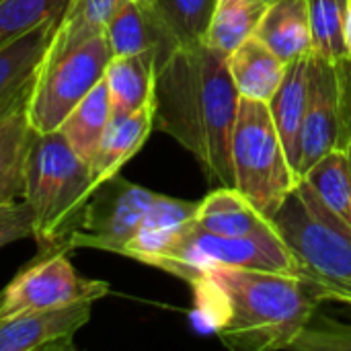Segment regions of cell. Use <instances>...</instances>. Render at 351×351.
Listing matches in <instances>:
<instances>
[{
  "label": "cell",
  "instance_id": "1",
  "mask_svg": "<svg viewBox=\"0 0 351 351\" xmlns=\"http://www.w3.org/2000/svg\"><path fill=\"white\" fill-rule=\"evenodd\" d=\"M239 93L226 56L208 45L177 47L156 64L154 130L175 138L216 187H232L230 138Z\"/></svg>",
  "mask_w": 351,
  "mask_h": 351
},
{
  "label": "cell",
  "instance_id": "2",
  "mask_svg": "<svg viewBox=\"0 0 351 351\" xmlns=\"http://www.w3.org/2000/svg\"><path fill=\"white\" fill-rule=\"evenodd\" d=\"M195 308L218 339L241 351L290 350L325 296L304 278L214 267L191 284Z\"/></svg>",
  "mask_w": 351,
  "mask_h": 351
},
{
  "label": "cell",
  "instance_id": "3",
  "mask_svg": "<svg viewBox=\"0 0 351 351\" xmlns=\"http://www.w3.org/2000/svg\"><path fill=\"white\" fill-rule=\"evenodd\" d=\"M95 189L88 162L56 130L35 134L25 175L23 202L33 214L39 255L70 253L86 202Z\"/></svg>",
  "mask_w": 351,
  "mask_h": 351
},
{
  "label": "cell",
  "instance_id": "4",
  "mask_svg": "<svg viewBox=\"0 0 351 351\" xmlns=\"http://www.w3.org/2000/svg\"><path fill=\"white\" fill-rule=\"evenodd\" d=\"M292 251L300 276L325 300L351 306V226L337 218L300 179L271 218Z\"/></svg>",
  "mask_w": 351,
  "mask_h": 351
},
{
  "label": "cell",
  "instance_id": "5",
  "mask_svg": "<svg viewBox=\"0 0 351 351\" xmlns=\"http://www.w3.org/2000/svg\"><path fill=\"white\" fill-rule=\"evenodd\" d=\"M232 187L267 220L300 183L274 125L269 105L239 97L230 138Z\"/></svg>",
  "mask_w": 351,
  "mask_h": 351
},
{
  "label": "cell",
  "instance_id": "6",
  "mask_svg": "<svg viewBox=\"0 0 351 351\" xmlns=\"http://www.w3.org/2000/svg\"><path fill=\"white\" fill-rule=\"evenodd\" d=\"M191 284L202 274L214 267L261 269L276 274L300 276L298 263L286 243L276 239H230L204 230L195 218L179 232L175 243L152 263ZM302 278V276H300Z\"/></svg>",
  "mask_w": 351,
  "mask_h": 351
},
{
  "label": "cell",
  "instance_id": "7",
  "mask_svg": "<svg viewBox=\"0 0 351 351\" xmlns=\"http://www.w3.org/2000/svg\"><path fill=\"white\" fill-rule=\"evenodd\" d=\"M111 56L105 35L62 53H45L27 103L33 132H56L66 115L103 80Z\"/></svg>",
  "mask_w": 351,
  "mask_h": 351
},
{
  "label": "cell",
  "instance_id": "8",
  "mask_svg": "<svg viewBox=\"0 0 351 351\" xmlns=\"http://www.w3.org/2000/svg\"><path fill=\"white\" fill-rule=\"evenodd\" d=\"M350 119L351 62L331 64L311 51L308 103L300 132V179L331 150H346Z\"/></svg>",
  "mask_w": 351,
  "mask_h": 351
},
{
  "label": "cell",
  "instance_id": "9",
  "mask_svg": "<svg viewBox=\"0 0 351 351\" xmlns=\"http://www.w3.org/2000/svg\"><path fill=\"white\" fill-rule=\"evenodd\" d=\"M109 292L107 282L78 276L68 261V253L37 255V259L16 274L0 292V319L97 302L109 296Z\"/></svg>",
  "mask_w": 351,
  "mask_h": 351
},
{
  "label": "cell",
  "instance_id": "10",
  "mask_svg": "<svg viewBox=\"0 0 351 351\" xmlns=\"http://www.w3.org/2000/svg\"><path fill=\"white\" fill-rule=\"evenodd\" d=\"M158 193L130 183L121 175L101 181L84 210L82 224L72 239L74 249H97L123 255L128 243L140 230Z\"/></svg>",
  "mask_w": 351,
  "mask_h": 351
},
{
  "label": "cell",
  "instance_id": "11",
  "mask_svg": "<svg viewBox=\"0 0 351 351\" xmlns=\"http://www.w3.org/2000/svg\"><path fill=\"white\" fill-rule=\"evenodd\" d=\"M93 302L0 319V351H70L74 335L90 321Z\"/></svg>",
  "mask_w": 351,
  "mask_h": 351
},
{
  "label": "cell",
  "instance_id": "12",
  "mask_svg": "<svg viewBox=\"0 0 351 351\" xmlns=\"http://www.w3.org/2000/svg\"><path fill=\"white\" fill-rule=\"evenodd\" d=\"M31 86L0 107V204L16 202L25 193L27 158L35 138L27 109Z\"/></svg>",
  "mask_w": 351,
  "mask_h": 351
},
{
  "label": "cell",
  "instance_id": "13",
  "mask_svg": "<svg viewBox=\"0 0 351 351\" xmlns=\"http://www.w3.org/2000/svg\"><path fill=\"white\" fill-rule=\"evenodd\" d=\"M154 130V103L134 111V113H113L97 150L88 160L90 177L95 187L119 175L121 167L138 154L146 144L150 132Z\"/></svg>",
  "mask_w": 351,
  "mask_h": 351
},
{
  "label": "cell",
  "instance_id": "14",
  "mask_svg": "<svg viewBox=\"0 0 351 351\" xmlns=\"http://www.w3.org/2000/svg\"><path fill=\"white\" fill-rule=\"evenodd\" d=\"M195 224L230 239H276L274 222L261 216L234 187H216L197 208Z\"/></svg>",
  "mask_w": 351,
  "mask_h": 351
},
{
  "label": "cell",
  "instance_id": "15",
  "mask_svg": "<svg viewBox=\"0 0 351 351\" xmlns=\"http://www.w3.org/2000/svg\"><path fill=\"white\" fill-rule=\"evenodd\" d=\"M308 70H311V53L288 62L286 74L278 90L267 103L274 125L278 130L286 156L292 169L296 171V175L300 165V132H302V121L308 103Z\"/></svg>",
  "mask_w": 351,
  "mask_h": 351
},
{
  "label": "cell",
  "instance_id": "16",
  "mask_svg": "<svg viewBox=\"0 0 351 351\" xmlns=\"http://www.w3.org/2000/svg\"><path fill=\"white\" fill-rule=\"evenodd\" d=\"M199 202L156 195L140 230L123 249V257L152 265L179 237V232L195 218Z\"/></svg>",
  "mask_w": 351,
  "mask_h": 351
},
{
  "label": "cell",
  "instance_id": "17",
  "mask_svg": "<svg viewBox=\"0 0 351 351\" xmlns=\"http://www.w3.org/2000/svg\"><path fill=\"white\" fill-rule=\"evenodd\" d=\"M226 66L239 97L269 103L286 74L288 62L259 37L251 35L226 56Z\"/></svg>",
  "mask_w": 351,
  "mask_h": 351
},
{
  "label": "cell",
  "instance_id": "18",
  "mask_svg": "<svg viewBox=\"0 0 351 351\" xmlns=\"http://www.w3.org/2000/svg\"><path fill=\"white\" fill-rule=\"evenodd\" d=\"M56 29L58 23H45L0 47V107L35 82Z\"/></svg>",
  "mask_w": 351,
  "mask_h": 351
},
{
  "label": "cell",
  "instance_id": "19",
  "mask_svg": "<svg viewBox=\"0 0 351 351\" xmlns=\"http://www.w3.org/2000/svg\"><path fill=\"white\" fill-rule=\"evenodd\" d=\"M156 51L134 56H111L105 68V86L113 113H134L154 103Z\"/></svg>",
  "mask_w": 351,
  "mask_h": 351
},
{
  "label": "cell",
  "instance_id": "20",
  "mask_svg": "<svg viewBox=\"0 0 351 351\" xmlns=\"http://www.w3.org/2000/svg\"><path fill=\"white\" fill-rule=\"evenodd\" d=\"M265 45L282 60L292 62L313 51L308 0H274L267 4L257 29Z\"/></svg>",
  "mask_w": 351,
  "mask_h": 351
},
{
  "label": "cell",
  "instance_id": "21",
  "mask_svg": "<svg viewBox=\"0 0 351 351\" xmlns=\"http://www.w3.org/2000/svg\"><path fill=\"white\" fill-rule=\"evenodd\" d=\"M105 39L113 56H134L156 51V64L175 47L156 23L150 8L128 0L105 29Z\"/></svg>",
  "mask_w": 351,
  "mask_h": 351
},
{
  "label": "cell",
  "instance_id": "22",
  "mask_svg": "<svg viewBox=\"0 0 351 351\" xmlns=\"http://www.w3.org/2000/svg\"><path fill=\"white\" fill-rule=\"evenodd\" d=\"M113 117L111 99L105 86V80H101L62 121L58 132L66 138L70 148L84 158L90 160L93 152L97 150L109 121Z\"/></svg>",
  "mask_w": 351,
  "mask_h": 351
},
{
  "label": "cell",
  "instance_id": "23",
  "mask_svg": "<svg viewBox=\"0 0 351 351\" xmlns=\"http://www.w3.org/2000/svg\"><path fill=\"white\" fill-rule=\"evenodd\" d=\"M128 0H70L47 53H62L97 35H105L109 21Z\"/></svg>",
  "mask_w": 351,
  "mask_h": 351
},
{
  "label": "cell",
  "instance_id": "24",
  "mask_svg": "<svg viewBox=\"0 0 351 351\" xmlns=\"http://www.w3.org/2000/svg\"><path fill=\"white\" fill-rule=\"evenodd\" d=\"M265 8L267 4L259 0H216L204 45L230 56L245 39L255 35Z\"/></svg>",
  "mask_w": 351,
  "mask_h": 351
},
{
  "label": "cell",
  "instance_id": "25",
  "mask_svg": "<svg viewBox=\"0 0 351 351\" xmlns=\"http://www.w3.org/2000/svg\"><path fill=\"white\" fill-rule=\"evenodd\" d=\"M214 6L216 0H154L150 10L177 49L204 45Z\"/></svg>",
  "mask_w": 351,
  "mask_h": 351
},
{
  "label": "cell",
  "instance_id": "26",
  "mask_svg": "<svg viewBox=\"0 0 351 351\" xmlns=\"http://www.w3.org/2000/svg\"><path fill=\"white\" fill-rule=\"evenodd\" d=\"M302 181L308 183L327 210L351 226V162L343 148H335L317 160Z\"/></svg>",
  "mask_w": 351,
  "mask_h": 351
},
{
  "label": "cell",
  "instance_id": "27",
  "mask_svg": "<svg viewBox=\"0 0 351 351\" xmlns=\"http://www.w3.org/2000/svg\"><path fill=\"white\" fill-rule=\"evenodd\" d=\"M346 6L348 0H308L313 53L331 64L351 62L343 33Z\"/></svg>",
  "mask_w": 351,
  "mask_h": 351
},
{
  "label": "cell",
  "instance_id": "28",
  "mask_svg": "<svg viewBox=\"0 0 351 351\" xmlns=\"http://www.w3.org/2000/svg\"><path fill=\"white\" fill-rule=\"evenodd\" d=\"M70 0H0V47L45 25L60 23Z\"/></svg>",
  "mask_w": 351,
  "mask_h": 351
},
{
  "label": "cell",
  "instance_id": "29",
  "mask_svg": "<svg viewBox=\"0 0 351 351\" xmlns=\"http://www.w3.org/2000/svg\"><path fill=\"white\" fill-rule=\"evenodd\" d=\"M294 351H351V325L325 315H313L308 325L294 339Z\"/></svg>",
  "mask_w": 351,
  "mask_h": 351
},
{
  "label": "cell",
  "instance_id": "30",
  "mask_svg": "<svg viewBox=\"0 0 351 351\" xmlns=\"http://www.w3.org/2000/svg\"><path fill=\"white\" fill-rule=\"evenodd\" d=\"M33 214L25 202L0 204V249L16 241L33 239Z\"/></svg>",
  "mask_w": 351,
  "mask_h": 351
},
{
  "label": "cell",
  "instance_id": "31",
  "mask_svg": "<svg viewBox=\"0 0 351 351\" xmlns=\"http://www.w3.org/2000/svg\"><path fill=\"white\" fill-rule=\"evenodd\" d=\"M343 33H346L348 53H350L351 58V0H348V6H346V25H343Z\"/></svg>",
  "mask_w": 351,
  "mask_h": 351
},
{
  "label": "cell",
  "instance_id": "32",
  "mask_svg": "<svg viewBox=\"0 0 351 351\" xmlns=\"http://www.w3.org/2000/svg\"><path fill=\"white\" fill-rule=\"evenodd\" d=\"M132 2H136V4H140V6H144V8H150V6L154 4V0H132Z\"/></svg>",
  "mask_w": 351,
  "mask_h": 351
},
{
  "label": "cell",
  "instance_id": "33",
  "mask_svg": "<svg viewBox=\"0 0 351 351\" xmlns=\"http://www.w3.org/2000/svg\"><path fill=\"white\" fill-rule=\"evenodd\" d=\"M346 152H348V156H350V162H351V119H350V134H348V144H346Z\"/></svg>",
  "mask_w": 351,
  "mask_h": 351
},
{
  "label": "cell",
  "instance_id": "34",
  "mask_svg": "<svg viewBox=\"0 0 351 351\" xmlns=\"http://www.w3.org/2000/svg\"><path fill=\"white\" fill-rule=\"evenodd\" d=\"M259 2H265V4H269V2H274V0H259Z\"/></svg>",
  "mask_w": 351,
  "mask_h": 351
}]
</instances>
